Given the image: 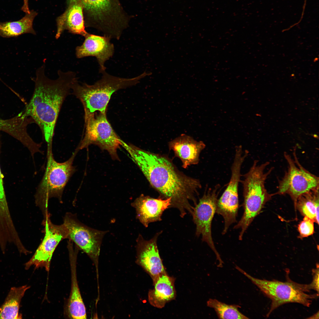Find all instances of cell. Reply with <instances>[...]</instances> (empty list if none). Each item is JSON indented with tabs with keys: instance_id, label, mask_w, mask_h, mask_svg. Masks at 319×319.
Listing matches in <instances>:
<instances>
[{
	"instance_id": "ffe728a7",
	"label": "cell",
	"mask_w": 319,
	"mask_h": 319,
	"mask_svg": "<svg viewBox=\"0 0 319 319\" xmlns=\"http://www.w3.org/2000/svg\"><path fill=\"white\" fill-rule=\"evenodd\" d=\"M37 12L32 10L20 20L13 22H0V36L3 38L16 37L26 33L36 34L33 22Z\"/></svg>"
},
{
	"instance_id": "277c9868",
	"label": "cell",
	"mask_w": 319,
	"mask_h": 319,
	"mask_svg": "<svg viewBox=\"0 0 319 319\" xmlns=\"http://www.w3.org/2000/svg\"><path fill=\"white\" fill-rule=\"evenodd\" d=\"M269 164L268 162L259 164L258 160H255L248 171L243 175V180L240 181L243 188L244 212L241 219L234 227L241 229L239 235L240 237H242L265 203L274 195L268 193L265 186L266 179L273 170L271 167L265 171Z\"/></svg>"
},
{
	"instance_id": "8fae6325",
	"label": "cell",
	"mask_w": 319,
	"mask_h": 319,
	"mask_svg": "<svg viewBox=\"0 0 319 319\" xmlns=\"http://www.w3.org/2000/svg\"><path fill=\"white\" fill-rule=\"evenodd\" d=\"M64 223L68 232V238L85 253L95 263H98L102 240L108 231L92 228L79 221L75 216L68 213Z\"/></svg>"
},
{
	"instance_id": "30bf717a",
	"label": "cell",
	"mask_w": 319,
	"mask_h": 319,
	"mask_svg": "<svg viewBox=\"0 0 319 319\" xmlns=\"http://www.w3.org/2000/svg\"><path fill=\"white\" fill-rule=\"evenodd\" d=\"M220 188V185H217L213 189H206L198 203L194 206L191 214L196 225V235L197 237L201 235L202 241L206 242L215 254L219 262L218 266L221 267L223 262L215 247L211 231Z\"/></svg>"
},
{
	"instance_id": "9a60e30c",
	"label": "cell",
	"mask_w": 319,
	"mask_h": 319,
	"mask_svg": "<svg viewBox=\"0 0 319 319\" xmlns=\"http://www.w3.org/2000/svg\"><path fill=\"white\" fill-rule=\"evenodd\" d=\"M171 205V199L155 198L141 194L131 203L136 218L146 227L151 223L162 220L163 212Z\"/></svg>"
},
{
	"instance_id": "9c48e42d",
	"label": "cell",
	"mask_w": 319,
	"mask_h": 319,
	"mask_svg": "<svg viewBox=\"0 0 319 319\" xmlns=\"http://www.w3.org/2000/svg\"><path fill=\"white\" fill-rule=\"evenodd\" d=\"M248 154V151H243L241 146L236 147L231 167L230 180L217 201L216 212L223 218L224 227L226 229L236 222L239 204L238 190L239 183L241 181V168Z\"/></svg>"
},
{
	"instance_id": "5bb4252c",
	"label": "cell",
	"mask_w": 319,
	"mask_h": 319,
	"mask_svg": "<svg viewBox=\"0 0 319 319\" xmlns=\"http://www.w3.org/2000/svg\"><path fill=\"white\" fill-rule=\"evenodd\" d=\"M80 46L75 49L76 57L78 58L88 56H94L97 60L100 66L99 72L105 71V62L112 57L114 52V45L110 41L109 37L100 36L88 33Z\"/></svg>"
},
{
	"instance_id": "cb8c5ba5",
	"label": "cell",
	"mask_w": 319,
	"mask_h": 319,
	"mask_svg": "<svg viewBox=\"0 0 319 319\" xmlns=\"http://www.w3.org/2000/svg\"><path fill=\"white\" fill-rule=\"evenodd\" d=\"M83 8L94 17L102 18L111 8V0H81Z\"/></svg>"
},
{
	"instance_id": "4dcf8cb0",
	"label": "cell",
	"mask_w": 319,
	"mask_h": 319,
	"mask_svg": "<svg viewBox=\"0 0 319 319\" xmlns=\"http://www.w3.org/2000/svg\"><path fill=\"white\" fill-rule=\"evenodd\" d=\"M7 127H6V128H7ZM6 130H5V131H6Z\"/></svg>"
},
{
	"instance_id": "836d02e7",
	"label": "cell",
	"mask_w": 319,
	"mask_h": 319,
	"mask_svg": "<svg viewBox=\"0 0 319 319\" xmlns=\"http://www.w3.org/2000/svg\"></svg>"
},
{
	"instance_id": "f1b7e54d",
	"label": "cell",
	"mask_w": 319,
	"mask_h": 319,
	"mask_svg": "<svg viewBox=\"0 0 319 319\" xmlns=\"http://www.w3.org/2000/svg\"><path fill=\"white\" fill-rule=\"evenodd\" d=\"M319 313V312H318L316 314H315L313 316H311L310 317L308 318H312V319L318 318H318H319V313Z\"/></svg>"
},
{
	"instance_id": "4316f807",
	"label": "cell",
	"mask_w": 319,
	"mask_h": 319,
	"mask_svg": "<svg viewBox=\"0 0 319 319\" xmlns=\"http://www.w3.org/2000/svg\"><path fill=\"white\" fill-rule=\"evenodd\" d=\"M313 276V280L311 283L308 284L310 290L313 289L319 294V265L317 264L316 268L312 270Z\"/></svg>"
},
{
	"instance_id": "3957f363",
	"label": "cell",
	"mask_w": 319,
	"mask_h": 319,
	"mask_svg": "<svg viewBox=\"0 0 319 319\" xmlns=\"http://www.w3.org/2000/svg\"><path fill=\"white\" fill-rule=\"evenodd\" d=\"M101 78L94 84L80 83L77 80L73 83L71 90L73 95L82 104L84 115L97 112L106 113L108 104L113 94L116 91L134 86L142 79L152 74L144 71L132 78H124L111 75L105 71Z\"/></svg>"
},
{
	"instance_id": "2e32d148",
	"label": "cell",
	"mask_w": 319,
	"mask_h": 319,
	"mask_svg": "<svg viewBox=\"0 0 319 319\" xmlns=\"http://www.w3.org/2000/svg\"><path fill=\"white\" fill-rule=\"evenodd\" d=\"M168 146L175 155L180 159L184 168L198 163L200 154L206 147L203 141H197L185 134H182L170 141Z\"/></svg>"
},
{
	"instance_id": "7c38bea8",
	"label": "cell",
	"mask_w": 319,
	"mask_h": 319,
	"mask_svg": "<svg viewBox=\"0 0 319 319\" xmlns=\"http://www.w3.org/2000/svg\"><path fill=\"white\" fill-rule=\"evenodd\" d=\"M43 224L44 238L33 255L24 264L26 270L34 266L35 269L44 267L48 271L52 257L56 247L62 240L68 238V231L64 224L60 225L53 224L48 215L44 218Z\"/></svg>"
},
{
	"instance_id": "7a4b0ae2",
	"label": "cell",
	"mask_w": 319,
	"mask_h": 319,
	"mask_svg": "<svg viewBox=\"0 0 319 319\" xmlns=\"http://www.w3.org/2000/svg\"><path fill=\"white\" fill-rule=\"evenodd\" d=\"M45 67L44 64L36 71L33 80L34 92L23 115L30 116L38 125L47 148H50L52 147L55 126L62 105L77 78L74 72L59 70L58 78L51 79L45 75Z\"/></svg>"
},
{
	"instance_id": "52a82bcc",
	"label": "cell",
	"mask_w": 319,
	"mask_h": 319,
	"mask_svg": "<svg viewBox=\"0 0 319 319\" xmlns=\"http://www.w3.org/2000/svg\"><path fill=\"white\" fill-rule=\"evenodd\" d=\"M85 131L82 139L76 149L79 150L93 144L106 150L112 158L119 160L117 150L122 141L108 121L106 113L100 112L84 115Z\"/></svg>"
},
{
	"instance_id": "8992f818",
	"label": "cell",
	"mask_w": 319,
	"mask_h": 319,
	"mask_svg": "<svg viewBox=\"0 0 319 319\" xmlns=\"http://www.w3.org/2000/svg\"><path fill=\"white\" fill-rule=\"evenodd\" d=\"M235 268L250 279L271 300L270 310L267 317L275 309L280 306L289 303H297L309 307L312 301L318 297L319 294H309L307 284H298L289 278L287 281L268 280L253 277L239 267Z\"/></svg>"
},
{
	"instance_id": "83f0119b",
	"label": "cell",
	"mask_w": 319,
	"mask_h": 319,
	"mask_svg": "<svg viewBox=\"0 0 319 319\" xmlns=\"http://www.w3.org/2000/svg\"><path fill=\"white\" fill-rule=\"evenodd\" d=\"M23 4L21 7V10L26 14H29L30 11L29 10L28 5L29 0H23Z\"/></svg>"
},
{
	"instance_id": "e0dca14e",
	"label": "cell",
	"mask_w": 319,
	"mask_h": 319,
	"mask_svg": "<svg viewBox=\"0 0 319 319\" xmlns=\"http://www.w3.org/2000/svg\"><path fill=\"white\" fill-rule=\"evenodd\" d=\"M83 8L80 0L69 6L66 11L57 19L56 39L59 38L65 30L71 33L84 37L88 33L85 28Z\"/></svg>"
},
{
	"instance_id": "d4e9b609",
	"label": "cell",
	"mask_w": 319,
	"mask_h": 319,
	"mask_svg": "<svg viewBox=\"0 0 319 319\" xmlns=\"http://www.w3.org/2000/svg\"><path fill=\"white\" fill-rule=\"evenodd\" d=\"M314 222L313 220L305 216L303 220L298 226V230L300 236L301 237H307L313 234Z\"/></svg>"
},
{
	"instance_id": "484cf974",
	"label": "cell",
	"mask_w": 319,
	"mask_h": 319,
	"mask_svg": "<svg viewBox=\"0 0 319 319\" xmlns=\"http://www.w3.org/2000/svg\"><path fill=\"white\" fill-rule=\"evenodd\" d=\"M10 213L4 188L2 175L0 167V219L6 217Z\"/></svg>"
},
{
	"instance_id": "e575fe53",
	"label": "cell",
	"mask_w": 319,
	"mask_h": 319,
	"mask_svg": "<svg viewBox=\"0 0 319 319\" xmlns=\"http://www.w3.org/2000/svg\"><path fill=\"white\" fill-rule=\"evenodd\" d=\"M6 123H7V120H6Z\"/></svg>"
},
{
	"instance_id": "6da1fadb",
	"label": "cell",
	"mask_w": 319,
	"mask_h": 319,
	"mask_svg": "<svg viewBox=\"0 0 319 319\" xmlns=\"http://www.w3.org/2000/svg\"><path fill=\"white\" fill-rule=\"evenodd\" d=\"M126 150L160 198L171 199L170 208H176L181 217L191 214L197 203L196 196L201 185L200 181L180 171L167 158L124 142Z\"/></svg>"
},
{
	"instance_id": "7402d4cb",
	"label": "cell",
	"mask_w": 319,
	"mask_h": 319,
	"mask_svg": "<svg viewBox=\"0 0 319 319\" xmlns=\"http://www.w3.org/2000/svg\"><path fill=\"white\" fill-rule=\"evenodd\" d=\"M302 214L319 224V189L300 196L295 204Z\"/></svg>"
},
{
	"instance_id": "4fadbf2b",
	"label": "cell",
	"mask_w": 319,
	"mask_h": 319,
	"mask_svg": "<svg viewBox=\"0 0 319 319\" xmlns=\"http://www.w3.org/2000/svg\"><path fill=\"white\" fill-rule=\"evenodd\" d=\"M162 231L147 240L139 234L136 240V262L150 276L153 281L166 272L157 245V240Z\"/></svg>"
},
{
	"instance_id": "603a6c76",
	"label": "cell",
	"mask_w": 319,
	"mask_h": 319,
	"mask_svg": "<svg viewBox=\"0 0 319 319\" xmlns=\"http://www.w3.org/2000/svg\"><path fill=\"white\" fill-rule=\"evenodd\" d=\"M207 306L213 308L220 319L249 318L238 310L241 307L238 305H229L215 299H210L207 302Z\"/></svg>"
},
{
	"instance_id": "d6a6232c",
	"label": "cell",
	"mask_w": 319,
	"mask_h": 319,
	"mask_svg": "<svg viewBox=\"0 0 319 319\" xmlns=\"http://www.w3.org/2000/svg\"></svg>"
},
{
	"instance_id": "d6986e66",
	"label": "cell",
	"mask_w": 319,
	"mask_h": 319,
	"mask_svg": "<svg viewBox=\"0 0 319 319\" xmlns=\"http://www.w3.org/2000/svg\"><path fill=\"white\" fill-rule=\"evenodd\" d=\"M175 280L165 272L153 281L154 288L149 291L148 294V300L152 306L162 308L167 303L175 299Z\"/></svg>"
},
{
	"instance_id": "44dd1931",
	"label": "cell",
	"mask_w": 319,
	"mask_h": 319,
	"mask_svg": "<svg viewBox=\"0 0 319 319\" xmlns=\"http://www.w3.org/2000/svg\"><path fill=\"white\" fill-rule=\"evenodd\" d=\"M30 287V286L25 285L11 288L0 307V319L22 318V314L19 313L20 303L25 292Z\"/></svg>"
},
{
	"instance_id": "1f68e13d",
	"label": "cell",
	"mask_w": 319,
	"mask_h": 319,
	"mask_svg": "<svg viewBox=\"0 0 319 319\" xmlns=\"http://www.w3.org/2000/svg\"><path fill=\"white\" fill-rule=\"evenodd\" d=\"M8 124H9V121H8ZM7 128H6V129H7Z\"/></svg>"
},
{
	"instance_id": "ac0fdd59",
	"label": "cell",
	"mask_w": 319,
	"mask_h": 319,
	"mask_svg": "<svg viewBox=\"0 0 319 319\" xmlns=\"http://www.w3.org/2000/svg\"><path fill=\"white\" fill-rule=\"evenodd\" d=\"M69 248L71 286L67 306V314L68 317L71 319H86V308L80 292L77 279V251L72 250L71 247Z\"/></svg>"
},
{
	"instance_id": "f546056e",
	"label": "cell",
	"mask_w": 319,
	"mask_h": 319,
	"mask_svg": "<svg viewBox=\"0 0 319 319\" xmlns=\"http://www.w3.org/2000/svg\"><path fill=\"white\" fill-rule=\"evenodd\" d=\"M80 0H68L67 3L69 6L73 3H76Z\"/></svg>"
},
{
	"instance_id": "ba28073f",
	"label": "cell",
	"mask_w": 319,
	"mask_h": 319,
	"mask_svg": "<svg viewBox=\"0 0 319 319\" xmlns=\"http://www.w3.org/2000/svg\"><path fill=\"white\" fill-rule=\"evenodd\" d=\"M294 158L284 152L288 169L279 182L277 191L274 194L289 195L295 204L298 198L309 192L319 189V178L304 168L300 163L296 151Z\"/></svg>"
},
{
	"instance_id": "5b68a950",
	"label": "cell",
	"mask_w": 319,
	"mask_h": 319,
	"mask_svg": "<svg viewBox=\"0 0 319 319\" xmlns=\"http://www.w3.org/2000/svg\"><path fill=\"white\" fill-rule=\"evenodd\" d=\"M78 151L75 150L70 158L59 163L54 159L52 149H47V161L45 171L35 196L36 204L42 211L44 217L48 215L49 200L58 198L60 201L64 188L76 171L73 162Z\"/></svg>"
}]
</instances>
